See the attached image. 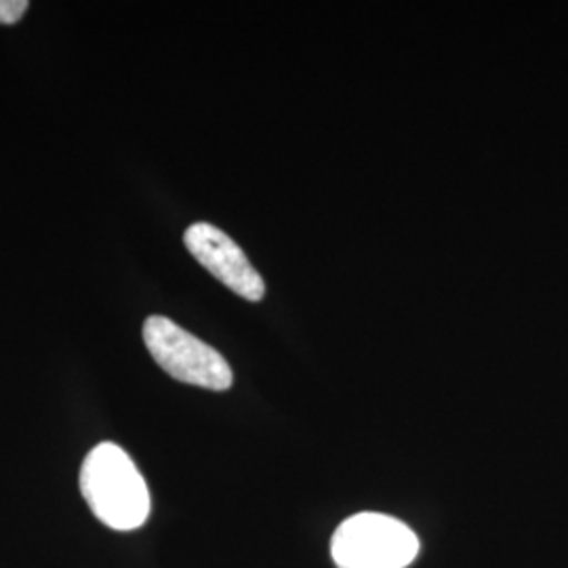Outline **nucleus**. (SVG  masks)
Returning <instances> with one entry per match:
<instances>
[{
    "label": "nucleus",
    "instance_id": "f257e3e1",
    "mask_svg": "<svg viewBox=\"0 0 568 568\" xmlns=\"http://www.w3.org/2000/svg\"><path fill=\"white\" fill-rule=\"evenodd\" d=\"M81 493L95 518L112 530L143 527L152 509L142 471L114 443L89 450L81 466Z\"/></svg>",
    "mask_w": 568,
    "mask_h": 568
},
{
    "label": "nucleus",
    "instance_id": "f03ea898",
    "mask_svg": "<svg viewBox=\"0 0 568 568\" xmlns=\"http://www.w3.org/2000/svg\"><path fill=\"white\" fill-rule=\"evenodd\" d=\"M422 541L403 520L361 511L333 532L331 558L337 568H408L419 556Z\"/></svg>",
    "mask_w": 568,
    "mask_h": 568
},
{
    "label": "nucleus",
    "instance_id": "7ed1b4c3",
    "mask_svg": "<svg viewBox=\"0 0 568 568\" xmlns=\"http://www.w3.org/2000/svg\"><path fill=\"white\" fill-rule=\"evenodd\" d=\"M143 342L164 373L182 384L213 392H225L234 384L224 356L166 316L145 318Z\"/></svg>",
    "mask_w": 568,
    "mask_h": 568
},
{
    "label": "nucleus",
    "instance_id": "20e7f679",
    "mask_svg": "<svg viewBox=\"0 0 568 568\" xmlns=\"http://www.w3.org/2000/svg\"><path fill=\"white\" fill-rule=\"evenodd\" d=\"M183 244L204 270H209L239 297L246 302L264 300L265 283L262 274L251 265L243 248L224 230L204 222L192 224L183 234Z\"/></svg>",
    "mask_w": 568,
    "mask_h": 568
},
{
    "label": "nucleus",
    "instance_id": "39448f33",
    "mask_svg": "<svg viewBox=\"0 0 568 568\" xmlns=\"http://www.w3.org/2000/svg\"><path fill=\"white\" fill-rule=\"evenodd\" d=\"M30 2L28 0H0V23L13 26L23 18L28 11Z\"/></svg>",
    "mask_w": 568,
    "mask_h": 568
}]
</instances>
